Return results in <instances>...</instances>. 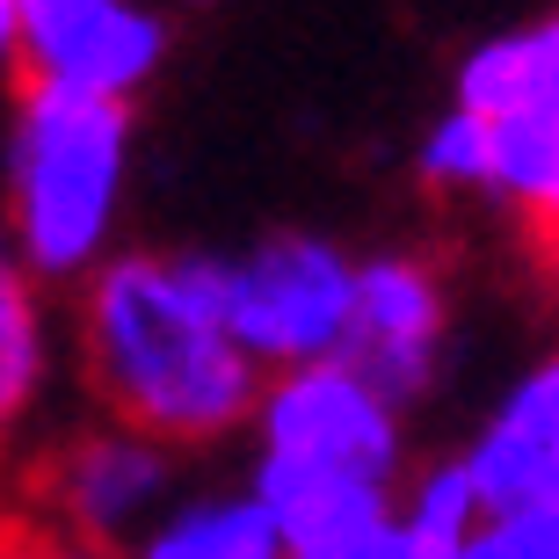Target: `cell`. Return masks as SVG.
Masks as SVG:
<instances>
[{
  "label": "cell",
  "instance_id": "obj_1",
  "mask_svg": "<svg viewBox=\"0 0 559 559\" xmlns=\"http://www.w3.org/2000/svg\"><path fill=\"white\" fill-rule=\"evenodd\" d=\"M81 385L109 421L160 436L167 451H204L248 429L262 407V364L218 298V262L204 254H109L73 306Z\"/></svg>",
  "mask_w": 559,
  "mask_h": 559
},
{
  "label": "cell",
  "instance_id": "obj_2",
  "mask_svg": "<svg viewBox=\"0 0 559 559\" xmlns=\"http://www.w3.org/2000/svg\"><path fill=\"white\" fill-rule=\"evenodd\" d=\"M131 189V103L22 81L0 153V240L44 284H87L117 254Z\"/></svg>",
  "mask_w": 559,
  "mask_h": 559
},
{
  "label": "cell",
  "instance_id": "obj_3",
  "mask_svg": "<svg viewBox=\"0 0 559 559\" xmlns=\"http://www.w3.org/2000/svg\"><path fill=\"white\" fill-rule=\"evenodd\" d=\"M451 103L487 124V204L509 211L523 240L559 226V8L479 37L451 73Z\"/></svg>",
  "mask_w": 559,
  "mask_h": 559
},
{
  "label": "cell",
  "instance_id": "obj_4",
  "mask_svg": "<svg viewBox=\"0 0 559 559\" xmlns=\"http://www.w3.org/2000/svg\"><path fill=\"white\" fill-rule=\"evenodd\" d=\"M356 270L364 254H349L328 233H262L254 248L226 254L218 298H226L240 349L270 378L342 356L356 320Z\"/></svg>",
  "mask_w": 559,
  "mask_h": 559
},
{
  "label": "cell",
  "instance_id": "obj_5",
  "mask_svg": "<svg viewBox=\"0 0 559 559\" xmlns=\"http://www.w3.org/2000/svg\"><path fill=\"white\" fill-rule=\"evenodd\" d=\"M167 495H175V451L109 415L51 443L29 473V516L87 552H131L167 516Z\"/></svg>",
  "mask_w": 559,
  "mask_h": 559
},
{
  "label": "cell",
  "instance_id": "obj_6",
  "mask_svg": "<svg viewBox=\"0 0 559 559\" xmlns=\"http://www.w3.org/2000/svg\"><path fill=\"white\" fill-rule=\"evenodd\" d=\"M254 443L270 457L364 473L378 487L407 479V407L393 393H378L342 356L306 364V371H276L254 407Z\"/></svg>",
  "mask_w": 559,
  "mask_h": 559
},
{
  "label": "cell",
  "instance_id": "obj_7",
  "mask_svg": "<svg viewBox=\"0 0 559 559\" xmlns=\"http://www.w3.org/2000/svg\"><path fill=\"white\" fill-rule=\"evenodd\" d=\"M167 59V22L145 0H22V81L131 103Z\"/></svg>",
  "mask_w": 559,
  "mask_h": 559
},
{
  "label": "cell",
  "instance_id": "obj_8",
  "mask_svg": "<svg viewBox=\"0 0 559 559\" xmlns=\"http://www.w3.org/2000/svg\"><path fill=\"white\" fill-rule=\"evenodd\" d=\"M443 334H451L443 270L421 262V254H407V248L364 254V270H356V320H349L342 364H356L378 393H393L400 407H407V400L429 393L436 364H443Z\"/></svg>",
  "mask_w": 559,
  "mask_h": 559
},
{
  "label": "cell",
  "instance_id": "obj_9",
  "mask_svg": "<svg viewBox=\"0 0 559 559\" xmlns=\"http://www.w3.org/2000/svg\"><path fill=\"white\" fill-rule=\"evenodd\" d=\"M457 457L487 509H559V349L523 364Z\"/></svg>",
  "mask_w": 559,
  "mask_h": 559
},
{
  "label": "cell",
  "instance_id": "obj_10",
  "mask_svg": "<svg viewBox=\"0 0 559 559\" xmlns=\"http://www.w3.org/2000/svg\"><path fill=\"white\" fill-rule=\"evenodd\" d=\"M254 495L276 516L290 552H342V545L378 538L400 516V487H378L364 473H334V465L270 457V451H254Z\"/></svg>",
  "mask_w": 559,
  "mask_h": 559
},
{
  "label": "cell",
  "instance_id": "obj_11",
  "mask_svg": "<svg viewBox=\"0 0 559 559\" xmlns=\"http://www.w3.org/2000/svg\"><path fill=\"white\" fill-rule=\"evenodd\" d=\"M51 378V312H44V276H29L8 240H0V457L22 436Z\"/></svg>",
  "mask_w": 559,
  "mask_h": 559
},
{
  "label": "cell",
  "instance_id": "obj_12",
  "mask_svg": "<svg viewBox=\"0 0 559 559\" xmlns=\"http://www.w3.org/2000/svg\"><path fill=\"white\" fill-rule=\"evenodd\" d=\"M131 559H290L276 516L262 509V495H204V501H182L167 509Z\"/></svg>",
  "mask_w": 559,
  "mask_h": 559
},
{
  "label": "cell",
  "instance_id": "obj_13",
  "mask_svg": "<svg viewBox=\"0 0 559 559\" xmlns=\"http://www.w3.org/2000/svg\"><path fill=\"white\" fill-rule=\"evenodd\" d=\"M479 516H487V501H479L465 457H436V465H415V473L400 479V523H407L436 559H451L457 545L473 538Z\"/></svg>",
  "mask_w": 559,
  "mask_h": 559
},
{
  "label": "cell",
  "instance_id": "obj_14",
  "mask_svg": "<svg viewBox=\"0 0 559 559\" xmlns=\"http://www.w3.org/2000/svg\"><path fill=\"white\" fill-rule=\"evenodd\" d=\"M415 175L421 189L436 197H479L487 204V175H495V153H487V124H479L473 109H443L415 145Z\"/></svg>",
  "mask_w": 559,
  "mask_h": 559
},
{
  "label": "cell",
  "instance_id": "obj_15",
  "mask_svg": "<svg viewBox=\"0 0 559 559\" xmlns=\"http://www.w3.org/2000/svg\"><path fill=\"white\" fill-rule=\"evenodd\" d=\"M451 559H559V509H487Z\"/></svg>",
  "mask_w": 559,
  "mask_h": 559
},
{
  "label": "cell",
  "instance_id": "obj_16",
  "mask_svg": "<svg viewBox=\"0 0 559 559\" xmlns=\"http://www.w3.org/2000/svg\"><path fill=\"white\" fill-rule=\"evenodd\" d=\"M0 559H103V552H87V545L44 531L37 516H0Z\"/></svg>",
  "mask_w": 559,
  "mask_h": 559
},
{
  "label": "cell",
  "instance_id": "obj_17",
  "mask_svg": "<svg viewBox=\"0 0 559 559\" xmlns=\"http://www.w3.org/2000/svg\"><path fill=\"white\" fill-rule=\"evenodd\" d=\"M290 559H436V552L393 516L385 531H378V538H364V545H342V552H290Z\"/></svg>",
  "mask_w": 559,
  "mask_h": 559
},
{
  "label": "cell",
  "instance_id": "obj_18",
  "mask_svg": "<svg viewBox=\"0 0 559 559\" xmlns=\"http://www.w3.org/2000/svg\"><path fill=\"white\" fill-rule=\"evenodd\" d=\"M0 73H22V0H0Z\"/></svg>",
  "mask_w": 559,
  "mask_h": 559
},
{
  "label": "cell",
  "instance_id": "obj_19",
  "mask_svg": "<svg viewBox=\"0 0 559 559\" xmlns=\"http://www.w3.org/2000/svg\"><path fill=\"white\" fill-rule=\"evenodd\" d=\"M531 254H538V270H545V284L559 290V226H552V233H538V240H531Z\"/></svg>",
  "mask_w": 559,
  "mask_h": 559
},
{
  "label": "cell",
  "instance_id": "obj_20",
  "mask_svg": "<svg viewBox=\"0 0 559 559\" xmlns=\"http://www.w3.org/2000/svg\"><path fill=\"white\" fill-rule=\"evenodd\" d=\"M189 8H211V0H189Z\"/></svg>",
  "mask_w": 559,
  "mask_h": 559
}]
</instances>
